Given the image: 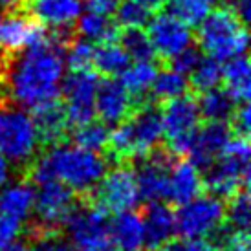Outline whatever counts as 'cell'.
Listing matches in <instances>:
<instances>
[{
	"label": "cell",
	"mask_w": 251,
	"mask_h": 251,
	"mask_svg": "<svg viewBox=\"0 0 251 251\" xmlns=\"http://www.w3.org/2000/svg\"><path fill=\"white\" fill-rule=\"evenodd\" d=\"M63 46V41L57 37L44 35L9 59L4 88L15 105L35 110L59 99L66 66Z\"/></svg>",
	"instance_id": "obj_1"
},
{
	"label": "cell",
	"mask_w": 251,
	"mask_h": 251,
	"mask_svg": "<svg viewBox=\"0 0 251 251\" xmlns=\"http://www.w3.org/2000/svg\"><path fill=\"white\" fill-rule=\"evenodd\" d=\"M106 173V161L96 151L79 145H59L29 161V180L35 185L57 180L74 193H90Z\"/></svg>",
	"instance_id": "obj_2"
},
{
	"label": "cell",
	"mask_w": 251,
	"mask_h": 251,
	"mask_svg": "<svg viewBox=\"0 0 251 251\" xmlns=\"http://www.w3.org/2000/svg\"><path fill=\"white\" fill-rule=\"evenodd\" d=\"M163 140V125L158 108L145 105L119 121L108 136V151L118 161L143 160Z\"/></svg>",
	"instance_id": "obj_3"
},
{
	"label": "cell",
	"mask_w": 251,
	"mask_h": 251,
	"mask_svg": "<svg viewBox=\"0 0 251 251\" xmlns=\"http://www.w3.org/2000/svg\"><path fill=\"white\" fill-rule=\"evenodd\" d=\"M198 42L205 55L220 63L246 55L250 44L248 22L233 7L211 9L198 24Z\"/></svg>",
	"instance_id": "obj_4"
},
{
	"label": "cell",
	"mask_w": 251,
	"mask_h": 251,
	"mask_svg": "<svg viewBox=\"0 0 251 251\" xmlns=\"http://www.w3.org/2000/svg\"><path fill=\"white\" fill-rule=\"evenodd\" d=\"M205 171L203 183L211 195L229 198L246 187L250 176V143L244 136H231L220 156Z\"/></svg>",
	"instance_id": "obj_5"
},
{
	"label": "cell",
	"mask_w": 251,
	"mask_h": 251,
	"mask_svg": "<svg viewBox=\"0 0 251 251\" xmlns=\"http://www.w3.org/2000/svg\"><path fill=\"white\" fill-rule=\"evenodd\" d=\"M41 145L33 118L26 108L0 103V152L9 163L29 165Z\"/></svg>",
	"instance_id": "obj_6"
},
{
	"label": "cell",
	"mask_w": 251,
	"mask_h": 251,
	"mask_svg": "<svg viewBox=\"0 0 251 251\" xmlns=\"http://www.w3.org/2000/svg\"><path fill=\"white\" fill-rule=\"evenodd\" d=\"M176 233L183 238H207L222 229L226 222V205L218 196L198 195L181 203L175 213Z\"/></svg>",
	"instance_id": "obj_7"
},
{
	"label": "cell",
	"mask_w": 251,
	"mask_h": 251,
	"mask_svg": "<svg viewBox=\"0 0 251 251\" xmlns=\"http://www.w3.org/2000/svg\"><path fill=\"white\" fill-rule=\"evenodd\" d=\"M161 114L163 138L167 140L171 152L187 154L196 132L200 128V110L198 103L191 96H178L165 101Z\"/></svg>",
	"instance_id": "obj_8"
},
{
	"label": "cell",
	"mask_w": 251,
	"mask_h": 251,
	"mask_svg": "<svg viewBox=\"0 0 251 251\" xmlns=\"http://www.w3.org/2000/svg\"><path fill=\"white\" fill-rule=\"evenodd\" d=\"M68 240L75 251H116L112 242L110 222L98 205L75 207L66 220Z\"/></svg>",
	"instance_id": "obj_9"
},
{
	"label": "cell",
	"mask_w": 251,
	"mask_h": 251,
	"mask_svg": "<svg viewBox=\"0 0 251 251\" xmlns=\"http://www.w3.org/2000/svg\"><path fill=\"white\" fill-rule=\"evenodd\" d=\"M98 86L99 77L92 70H70L68 75L63 77L59 98H63V108L70 126L94 119Z\"/></svg>",
	"instance_id": "obj_10"
},
{
	"label": "cell",
	"mask_w": 251,
	"mask_h": 251,
	"mask_svg": "<svg viewBox=\"0 0 251 251\" xmlns=\"http://www.w3.org/2000/svg\"><path fill=\"white\" fill-rule=\"evenodd\" d=\"M92 193L96 196V205L105 213L130 211L140 203L136 173L125 165L105 173Z\"/></svg>",
	"instance_id": "obj_11"
},
{
	"label": "cell",
	"mask_w": 251,
	"mask_h": 251,
	"mask_svg": "<svg viewBox=\"0 0 251 251\" xmlns=\"http://www.w3.org/2000/svg\"><path fill=\"white\" fill-rule=\"evenodd\" d=\"M77 207L75 193L57 180L44 181L35 191L33 215L41 229H59Z\"/></svg>",
	"instance_id": "obj_12"
},
{
	"label": "cell",
	"mask_w": 251,
	"mask_h": 251,
	"mask_svg": "<svg viewBox=\"0 0 251 251\" xmlns=\"http://www.w3.org/2000/svg\"><path fill=\"white\" fill-rule=\"evenodd\" d=\"M147 35L154 55H160L165 61H171L193 42L191 26H187L171 11L158 13L147 22Z\"/></svg>",
	"instance_id": "obj_13"
},
{
	"label": "cell",
	"mask_w": 251,
	"mask_h": 251,
	"mask_svg": "<svg viewBox=\"0 0 251 251\" xmlns=\"http://www.w3.org/2000/svg\"><path fill=\"white\" fill-rule=\"evenodd\" d=\"M46 35L44 29L31 15L17 9H6L0 13V57L11 59L22 50L35 44Z\"/></svg>",
	"instance_id": "obj_14"
},
{
	"label": "cell",
	"mask_w": 251,
	"mask_h": 251,
	"mask_svg": "<svg viewBox=\"0 0 251 251\" xmlns=\"http://www.w3.org/2000/svg\"><path fill=\"white\" fill-rule=\"evenodd\" d=\"M143 163L136 171V181L140 191V200L143 202H161L167 198L169 169H171V156L163 152L149 154L143 158Z\"/></svg>",
	"instance_id": "obj_15"
},
{
	"label": "cell",
	"mask_w": 251,
	"mask_h": 251,
	"mask_svg": "<svg viewBox=\"0 0 251 251\" xmlns=\"http://www.w3.org/2000/svg\"><path fill=\"white\" fill-rule=\"evenodd\" d=\"M132 101L121 81H114L112 77L99 81L96 94V114L105 125H118L119 121L132 112Z\"/></svg>",
	"instance_id": "obj_16"
},
{
	"label": "cell",
	"mask_w": 251,
	"mask_h": 251,
	"mask_svg": "<svg viewBox=\"0 0 251 251\" xmlns=\"http://www.w3.org/2000/svg\"><path fill=\"white\" fill-rule=\"evenodd\" d=\"M29 15L55 31L70 28L83 13V0H28Z\"/></svg>",
	"instance_id": "obj_17"
},
{
	"label": "cell",
	"mask_w": 251,
	"mask_h": 251,
	"mask_svg": "<svg viewBox=\"0 0 251 251\" xmlns=\"http://www.w3.org/2000/svg\"><path fill=\"white\" fill-rule=\"evenodd\" d=\"M202 171L191 160H178L171 163L169 169L167 198L176 205L193 200L202 193Z\"/></svg>",
	"instance_id": "obj_18"
},
{
	"label": "cell",
	"mask_w": 251,
	"mask_h": 251,
	"mask_svg": "<svg viewBox=\"0 0 251 251\" xmlns=\"http://www.w3.org/2000/svg\"><path fill=\"white\" fill-rule=\"evenodd\" d=\"M145 229V250L158 251L167 246L176 235V220L173 209L161 202H152L141 216Z\"/></svg>",
	"instance_id": "obj_19"
},
{
	"label": "cell",
	"mask_w": 251,
	"mask_h": 251,
	"mask_svg": "<svg viewBox=\"0 0 251 251\" xmlns=\"http://www.w3.org/2000/svg\"><path fill=\"white\" fill-rule=\"evenodd\" d=\"M229 138V128L224 123L207 121V125L203 128H198L193 145L189 149L187 154L191 156V161L200 169H207L220 156Z\"/></svg>",
	"instance_id": "obj_20"
},
{
	"label": "cell",
	"mask_w": 251,
	"mask_h": 251,
	"mask_svg": "<svg viewBox=\"0 0 251 251\" xmlns=\"http://www.w3.org/2000/svg\"><path fill=\"white\" fill-rule=\"evenodd\" d=\"M35 189L29 181L6 183L0 189V216H6L21 224H26L33 215Z\"/></svg>",
	"instance_id": "obj_21"
},
{
	"label": "cell",
	"mask_w": 251,
	"mask_h": 251,
	"mask_svg": "<svg viewBox=\"0 0 251 251\" xmlns=\"http://www.w3.org/2000/svg\"><path fill=\"white\" fill-rule=\"evenodd\" d=\"M33 123H35L41 143H50V145L61 143L70 128V121L66 118L63 103H59V99L35 108Z\"/></svg>",
	"instance_id": "obj_22"
},
{
	"label": "cell",
	"mask_w": 251,
	"mask_h": 251,
	"mask_svg": "<svg viewBox=\"0 0 251 251\" xmlns=\"http://www.w3.org/2000/svg\"><path fill=\"white\" fill-rule=\"evenodd\" d=\"M112 242L119 251H143L145 250V229L143 220L138 213L121 211L116 213L114 222L110 224Z\"/></svg>",
	"instance_id": "obj_23"
},
{
	"label": "cell",
	"mask_w": 251,
	"mask_h": 251,
	"mask_svg": "<svg viewBox=\"0 0 251 251\" xmlns=\"http://www.w3.org/2000/svg\"><path fill=\"white\" fill-rule=\"evenodd\" d=\"M222 68V83L226 92L231 96L235 103H248L251 94V70L246 55L233 57L226 61Z\"/></svg>",
	"instance_id": "obj_24"
},
{
	"label": "cell",
	"mask_w": 251,
	"mask_h": 251,
	"mask_svg": "<svg viewBox=\"0 0 251 251\" xmlns=\"http://www.w3.org/2000/svg\"><path fill=\"white\" fill-rule=\"evenodd\" d=\"M75 22L79 35L86 39V41L94 42V44L116 41L119 37L116 22L112 21L106 13H99V11L90 9L86 13L79 15V19Z\"/></svg>",
	"instance_id": "obj_25"
},
{
	"label": "cell",
	"mask_w": 251,
	"mask_h": 251,
	"mask_svg": "<svg viewBox=\"0 0 251 251\" xmlns=\"http://www.w3.org/2000/svg\"><path fill=\"white\" fill-rule=\"evenodd\" d=\"M156 74L158 70L154 66L152 59L134 61L132 64L128 63V66L121 74V84L125 86V90L132 99H141L151 92Z\"/></svg>",
	"instance_id": "obj_26"
},
{
	"label": "cell",
	"mask_w": 251,
	"mask_h": 251,
	"mask_svg": "<svg viewBox=\"0 0 251 251\" xmlns=\"http://www.w3.org/2000/svg\"><path fill=\"white\" fill-rule=\"evenodd\" d=\"M128 63H130V57L126 55L123 46L118 44L116 41L101 42L94 50L92 66H96L99 74H103L105 77L121 75L123 70L128 66Z\"/></svg>",
	"instance_id": "obj_27"
},
{
	"label": "cell",
	"mask_w": 251,
	"mask_h": 251,
	"mask_svg": "<svg viewBox=\"0 0 251 251\" xmlns=\"http://www.w3.org/2000/svg\"><path fill=\"white\" fill-rule=\"evenodd\" d=\"M198 103L200 116L205 118L211 123H226L231 118V114L235 110V101L226 90L213 88V90L202 92V98Z\"/></svg>",
	"instance_id": "obj_28"
},
{
	"label": "cell",
	"mask_w": 251,
	"mask_h": 251,
	"mask_svg": "<svg viewBox=\"0 0 251 251\" xmlns=\"http://www.w3.org/2000/svg\"><path fill=\"white\" fill-rule=\"evenodd\" d=\"M185 90H187V75L180 74L175 68L158 72L154 77L152 88H151L154 98H158L160 101H169L178 96H183Z\"/></svg>",
	"instance_id": "obj_29"
},
{
	"label": "cell",
	"mask_w": 251,
	"mask_h": 251,
	"mask_svg": "<svg viewBox=\"0 0 251 251\" xmlns=\"http://www.w3.org/2000/svg\"><path fill=\"white\" fill-rule=\"evenodd\" d=\"M165 4H169V11L187 26H198L213 9L215 0H167Z\"/></svg>",
	"instance_id": "obj_30"
},
{
	"label": "cell",
	"mask_w": 251,
	"mask_h": 251,
	"mask_svg": "<svg viewBox=\"0 0 251 251\" xmlns=\"http://www.w3.org/2000/svg\"><path fill=\"white\" fill-rule=\"evenodd\" d=\"M189 75H191V84L195 90H213V88H218V84L222 83V64L216 59L205 57V59L198 61V64Z\"/></svg>",
	"instance_id": "obj_31"
},
{
	"label": "cell",
	"mask_w": 251,
	"mask_h": 251,
	"mask_svg": "<svg viewBox=\"0 0 251 251\" xmlns=\"http://www.w3.org/2000/svg\"><path fill=\"white\" fill-rule=\"evenodd\" d=\"M108 136H110L108 125H105L103 121L90 119L83 125L75 126V145L88 151L99 152L101 149H105L108 145Z\"/></svg>",
	"instance_id": "obj_32"
},
{
	"label": "cell",
	"mask_w": 251,
	"mask_h": 251,
	"mask_svg": "<svg viewBox=\"0 0 251 251\" xmlns=\"http://www.w3.org/2000/svg\"><path fill=\"white\" fill-rule=\"evenodd\" d=\"M226 220L235 231H248L251 222V203L248 189H240L229 196V205L226 207Z\"/></svg>",
	"instance_id": "obj_33"
},
{
	"label": "cell",
	"mask_w": 251,
	"mask_h": 251,
	"mask_svg": "<svg viewBox=\"0 0 251 251\" xmlns=\"http://www.w3.org/2000/svg\"><path fill=\"white\" fill-rule=\"evenodd\" d=\"M119 44L123 46L126 55L134 61H147V59L154 57L149 35H147V31H143V28H126L125 33L121 35Z\"/></svg>",
	"instance_id": "obj_34"
},
{
	"label": "cell",
	"mask_w": 251,
	"mask_h": 251,
	"mask_svg": "<svg viewBox=\"0 0 251 251\" xmlns=\"http://www.w3.org/2000/svg\"><path fill=\"white\" fill-rule=\"evenodd\" d=\"M94 50L96 44L86 39H75L64 50V63L70 66V70H90L94 63Z\"/></svg>",
	"instance_id": "obj_35"
},
{
	"label": "cell",
	"mask_w": 251,
	"mask_h": 251,
	"mask_svg": "<svg viewBox=\"0 0 251 251\" xmlns=\"http://www.w3.org/2000/svg\"><path fill=\"white\" fill-rule=\"evenodd\" d=\"M116 11V21L123 28H145L151 21V11L134 0H121Z\"/></svg>",
	"instance_id": "obj_36"
},
{
	"label": "cell",
	"mask_w": 251,
	"mask_h": 251,
	"mask_svg": "<svg viewBox=\"0 0 251 251\" xmlns=\"http://www.w3.org/2000/svg\"><path fill=\"white\" fill-rule=\"evenodd\" d=\"M31 251H75L68 237L61 235L57 229H41L33 238Z\"/></svg>",
	"instance_id": "obj_37"
},
{
	"label": "cell",
	"mask_w": 251,
	"mask_h": 251,
	"mask_svg": "<svg viewBox=\"0 0 251 251\" xmlns=\"http://www.w3.org/2000/svg\"><path fill=\"white\" fill-rule=\"evenodd\" d=\"M200 59H202V57L198 53V50L193 48V46H189V48H185L183 51H180L178 55L171 59V68L178 70L180 74H183V75H189V74L193 72V68L198 64Z\"/></svg>",
	"instance_id": "obj_38"
},
{
	"label": "cell",
	"mask_w": 251,
	"mask_h": 251,
	"mask_svg": "<svg viewBox=\"0 0 251 251\" xmlns=\"http://www.w3.org/2000/svg\"><path fill=\"white\" fill-rule=\"evenodd\" d=\"M161 251H216V248L211 242H207L205 238H183L169 242L167 246H163Z\"/></svg>",
	"instance_id": "obj_39"
},
{
	"label": "cell",
	"mask_w": 251,
	"mask_h": 251,
	"mask_svg": "<svg viewBox=\"0 0 251 251\" xmlns=\"http://www.w3.org/2000/svg\"><path fill=\"white\" fill-rule=\"evenodd\" d=\"M229 119H233V130L237 132V136L248 138V134L251 130L250 105L248 103H237V106H235V110H233Z\"/></svg>",
	"instance_id": "obj_40"
},
{
	"label": "cell",
	"mask_w": 251,
	"mask_h": 251,
	"mask_svg": "<svg viewBox=\"0 0 251 251\" xmlns=\"http://www.w3.org/2000/svg\"><path fill=\"white\" fill-rule=\"evenodd\" d=\"M218 251H250L248 231H227L226 237L222 238V242H220Z\"/></svg>",
	"instance_id": "obj_41"
},
{
	"label": "cell",
	"mask_w": 251,
	"mask_h": 251,
	"mask_svg": "<svg viewBox=\"0 0 251 251\" xmlns=\"http://www.w3.org/2000/svg\"><path fill=\"white\" fill-rule=\"evenodd\" d=\"M22 229H24V224L6 218V216H0V248L17 242Z\"/></svg>",
	"instance_id": "obj_42"
},
{
	"label": "cell",
	"mask_w": 251,
	"mask_h": 251,
	"mask_svg": "<svg viewBox=\"0 0 251 251\" xmlns=\"http://www.w3.org/2000/svg\"><path fill=\"white\" fill-rule=\"evenodd\" d=\"M121 0H86V4L90 9L94 11H99V13H112L116 7L119 6Z\"/></svg>",
	"instance_id": "obj_43"
},
{
	"label": "cell",
	"mask_w": 251,
	"mask_h": 251,
	"mask_svg": "<svg viewBox=\"0 0 251 251\" xmlns=\"http://www.w3.org/2000/svg\"><path fill=\"white\" fill-rule=\"evenodd\" d=\"M11 176V163L4 154L0 152V189L6 185Z\"/></svg>",
	"instance_id": "obj_44"
},
{
	"label": "cell",
	"mask_w": 251,
	"mask_h": 251,
	"mask_svg": "<svg viewBox=\"0 0 251 251\" xmlns=\"http://www.w3.org/2000/svg\"><path fill=\"white\" fill-rule=\"evenodd\" d=\"M229 4H233V9L237 11L242 19H244L246 22L250 21V17H251V9H250V0H227Z\"/></svg>",
	"instance_id": "obj_45"
},
{
	"label": "cell",
	"mask_w": 251,
	"mask_h": 251,
	"mask_svg": "<svg viewBox=\"0 0 251 251\" xmlns=\"http://www.w3.org/2000/svg\"><path fill=\"white\" fill-rule=\"evenodd\" d=\"M134 2H138L140 6L147 7L149 11H152V9H158V7H161L167 0H134Z\"/></svg>",
	"instance_id": "obj_46"
},
{
	"label": "cell",
	"mask_w": 251,
	"mask_h": 251,
	"mask_svg": "<svg viewBox=\"0 0 251 251\" xmlns=\"http://www.w3.org/2000/svg\"><path fill=\"white\" fill-rule=\"evenodd\" d=\"M0 251H29L28 250V246H24L22 242H13V244H9V246H4V248H0Z\"/></svg>",
	"instance_id": "obj_47"
},
{
	"label": "cell",
	"mask_w": 251,
	"mask_h": 251,
	"mask_svg": "<svg viewBox=\"0 0 251 251\" xmlns=\"http://www.w3.org/2000/svg\"><path fill=\"white\" fill-rule=\"evenodd\" d=\"M24 0H0V9H9V7L19 6Z\"/></svg>",
	"instance_id": "obj_48"
}]
</instances>
